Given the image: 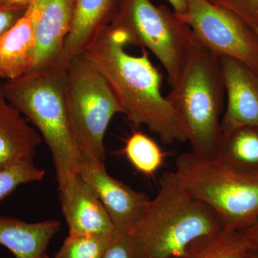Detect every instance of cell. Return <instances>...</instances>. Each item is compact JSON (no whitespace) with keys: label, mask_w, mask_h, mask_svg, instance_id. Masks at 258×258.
Wrapping results in <instances>:
<instances>
[{"label":"cell","mask_w":258,"mask_h":258,"mask_svg":"<svg viewBox=\"0 0 258 258\" xmlns=\"http://www.w3.org/2000/svg\"><path fill=\"white\" fill-rule=\"evenodd\" d=\"M126 44L123 33L109 25L82 55L108 83L131 124L144 125L166 145L188 142L179 114L162 94V74L146 49L132 55L125 51Z\"/></svg>","instance_id":"1"},{"label":"cell","mask_w":258,"mask_h":258,"mask_svg":"<svg viewBox=\"0 0 258 258\" xmlns=\"http://www.w3.org/2000/svg\"><path fill=\"white\" fill-rule=\"evenodd\" d=\"M63 57L3 81L6 99L36 127L52 154L59 191L79 173L81 157L70 125Z\"/></svg>","instance_id":"2"},{"label":"cell","mask_w":258,"mask_h":258,"mask_svg":"<svg viewBox=\"0 0 258 258\" xmlns=\"http://www.w3.org/2000/svg\"><path fill=\"white\" fill-rule=\"evenodd\" d=\"M223 228L210 207L194 198L174 171L161 174L155 198L129 232L135 258H175L186 255L195 240Z\"/></svg>","instance_id":"3"},{"label":"cell","mask_w":258,"mask_h":258,"mask_svg":"<svg viewBox=\"0 0 258 258\" xmlns=\"http://www.w3.org/2000/svg\"><path fill=\"white\" fill-rule=\"evenodd\" d=\"M166 98L184 125L191 152L206 159L216 157L225 108L222 57L194 36L177 81Z\"/></svg>","instance_id":"4"},{"label":"cell","mask_w":258,"mask_h":258,"mask_svg":"<svg viewBox=\"0 0 258 258\" xmlns=\"http://www.w3.org/2000/svg\"><path fill=\"white\" fill-rule=\"evenodd\" d=\"M174 174L194 197L206 204L222 227L239 231L258 220V174L192 152L176 159Z\"/></svg>","instance_id":"5"},{"label":"cell","mask_w":258,"mask_h":258,"mask_svg":"<svg viewBox=\"0 0 258 258\" xmlns=\"http://www.w3.org/2000/svg\"><path fill=\"white\" fill-rule=\"evenodd\" d=\"M66 101L71 132L81 160L104 163V137L116 113H122L108 83L83 55L68 64Z\"/></svg>","instance_id":"6"},{"label":"cell","mask_w":258,"mask_h":258,"mask_svg":"<svg viewBox=\"0 0 258 258\" xmlns=\"http://www.w3.org/2000/svg\"><path fill=\"white\" fill-rule=\"evenodd\" d=\"M110 26L123 33L127 44L152 52L165 69L169 86L175 85L194 36L174 11L151 0H121Z\"/></svg>","instance_id":"7"},{"label":"cell","mask_w":258,"mask_h":258,"mask_svg":"<svg viewBox=\"0 0 258 258\" xmlns=\"http://www.w3.org/2000/svg\"><path fill=\"white\" fill-rule=\"evenodd\" d=\"M176 15L208 50L240 61L258 74L257 33L242 19L209 0H188L186 11Z\"/></svg>","instance_id":"8"},{"label":"cell","mask_w":258,"mask_h":258,"mask_svg":"<svg viewBox=\"0 0 258 258\" xmlns=\"http://www.w3.org/2000/svg\"><path fill=\"white\" fill-rule=\"evenodd\" d=\"M80 175L94 190L108 212L115 230L129 232L143 215L151 199L107 172L104 163L83 159Z\"/></svg>","instance_id":"9"},{"label":"cell","mask_w":258,"mask_h":258,"mask_svg":"<svg viewBox=\"0 0 258 258\" xmlns=\"http://www.w3.org/2000/svg\"><path fill=\"white\" fill-rule=\"evenodd\" d=\"M226 103L222 134L245 125L258 126V74L240 61L222 57Z\"/></svg>","instance_id":"10"},{"label":"cell","mask_w":258,"mask_h":258,"mask_svg":"<svg viewBox=\"0 0 258 258\" xmlns=\"http://www.w3.org/2000/svg\"><path fill=\"white\" fill-rule=\"evenodd\" d=\"M74 5L75 0H35L29 5L36 42L32 69L63 57L64 40L72 24Z\"/></svg>","instance_id":"11"},{"label":"cell","mask_w":258,"mask_h":258,"mask_svg":"<svg viewBox=\"0 0 258 258\" xmlns=\"http://www.w3.org/2000/svg\"><path fill=\"white\" fill-rule=\"evenodd\" d=\"M60 198L69 235H111L115 232L103 204L79 174L60 191Z\"/></svg>","instance_id":"12"},{"label":"cell","mask_w":258,"mask_h":258,"mask_svg":"<svg viewBox=\"0 0 258 258\" xmlns=\"http://www.w3.org/2000/svg\"><path fill=\"white\" fill-rule=\"evenodd\" d=\"M0 79V171L34 162L41 136L5 98Z\"/></svg>","instance_id":"13"},{"label":"cell","mask_w":258,"mask_h":258,"mask_svg":"<svg viewBox=\"0 0 258 258\" xmlns=\"http://www.w3.org/2000/svg\"><path fill=\"white\" fill-rule=\"evenodd\" d=\"M120 2L75 0L72 24L62 50L66 62L82 55L88 45L111 25Z\"/></svg>","instance_id":"14"},{"label":"cell","mask_w":258,"mask_h":258,"mask_svg":"<svg viewBox=\"0 0 258 258\" xmlns=\"http://www.w3.org/2000/svg\"><path fill=\"white\" fill-rule=\"evenodd\" d=\"M35 28L28 8L0 37V79H16L30 72L35 62Z\"/></svg>","instance_id":"15"},{"label":"cell","mask_w":258,"mask_h":258,"mask_svg":"<svg viewBox=\"0 0 258 258\" xmlns=\"http://www.w3.org/2000/svg\"><path fill=\"white\" fill-rule=\"evenodd\" d=\"M60 229V222L56 220L30 223L0 216V245L15 258H41Z\"/></svg>","instance_id":"16"},{"label":"cell","mask_w":258,"mask_h":258,"mask_svg":"<svg viewBox=\"0 0 258 258\" xmlns=\"http://www.w3.org/2000/svg\"><path fill=\"white\" fill-rule=\"evenodd\" d=\"M215 158L240 170L258 174V126L245 125L222 134Z\"/></svg>","instance_id":"17"},{"label":"cell","mask_w":258,"mask_h":258,"mask_svg":"<svg viewBox=\"0 0 258 258\" xmlns=\"http://www.w3.org/2000/svg\"><path fill=\"white\" fill-rule=\"evenodd\" d=\"M249 242L239 231L222 228L195 240L186 249L188 258H242Z\"/></svg>","instance_id":"18"},{"label":"cell","mask_w":258,"mask_h":258,"mask_svg":"<svg viewBox=\"0 0 258 258\" xmlns=\"http://www.w3.org/2000/svg\"><path fill=\"white\" fill-rule=\"evenodd\" d=\"M122 152L134 169L146 176L154 175L167 157L157 142L141 132L129 137Z\"/></svg>","instance_id":"19"},{"label":"cell","mask_w":258,"mask_h":258,"mask_svg":"<svg viewBox=\"0 0 258 258\" xmlns=\"http://www.w3.org/2000/svg\"><path fill=\"white\" fill-rule=\"evenodd\" d=\"M113 234L69 235L54 258H102Z\"/></svg>","instance_id":"20"},{"label":"cell","mask_w":258,"mask_h":258,"mask_svg":"<svg viewBox=\"0 0 258 258\" xmlns=\"http://www.w3.org/2000/svg\"><path fill=\"white\" fill-rule=\"evenodd\" d=\"M45 174V171L37 167L34 162L25 163L0 171V201L20 185L40 181Z\"/></svg>","instance_id":"21"},{"label":"cell","mask_w":258,"mask_h":258,"mask_svg":"<svg viewBox=\"0 0 258 258\" xmlns=\"http://www.w3.org/2000/svg\"><path fill=\"white\" fill-rule=\"evenodd\" d=\"M232 12L252 28H258V0H209Z\"/></svg>","instance_id":"22"},{"label":"cell","mask_w":258,"mask_h":258,"mask_svg":"<svg viewBox=\"0 0 258 258\" xmlns=\"http://www.w3.org/2000/svg\"><path fill=\"white\" fill-rule=\"evenodd\" d=\"M102 258H135L130 232L115 230Z\"/></svg>","instance_id":"23"},{"label":"cell","mask_w":258,"mask_h":258,"mask_svg":"<svg viewBox=\"0 0 258 258\" xmlns=\"http://www.w3.org/2000/svg\"><path fill=\"white\" fill-rule=\"evenodd\" d=\"M28 8L11 6L0 0V37L21 18Z\"/></svg>","instance_id":"24"},{"label":"cell","mask_w":258,"mask_h":258,"mask_svg":"<svg viewBox=\"0 0 258 258\" xmlns=\"http://www.w3.org/2000/svg\"><path fill=\"white\" fill-rule=\"evenodd\" d=\"M249 242L250 248L258 252V220L243 230H239Z\"/></svg>","instance_id":"25"},{"label":"cell","mask_w":258,"mask_h":258,"mask_svg":"<svg viewBox=\"0 0 258 258\" xmlns=\"http://www.w3.org/2000/svg\"><path fill=\"white\" fill-rule=\"evenodd\" d=\"M176 14H182L186 10L188 0H167Z\"/></svg>","instance_id":"26"},{"label":"cell","mask_w":258,"mask_h":258,"mask_svg":"<svg viewBox=\"0 0 258 258\" xmlns=\"http://www.w3.org/2000/svg\"><path fill=\"white\" fill-rule=\"evenodd\" d=\"M3 1L11 6L28 8L29 5L32 4L35 0H3Z\"/></svg>","instance_id":"27"},{"label":"cell","mask_w":258,"mask_h":258,"mask_svg":"<svg viewBox=\"0 0 258 258\" xmlns=\"http://www.w3.org/2000/svg\"><path fill=\"white\" fill-rule=\"evenodd\" d=\"M242 258H258V252L252 248H249L246 251Z\"/></svg>","instance_id":"28"},{"label":"cell","mask_w":258,"mask_h":258,"mask_svg":"<svg viewBox=\"0 0 258 258\" xmlns=\"http://www.w3.org/2000/svg\"><path fill=\"white\" fill-rule=\"evenodd\" d=\"M41 258H50V257H49V256L47 255V254H44L43 256H42V257Z\"/></svg>","instance_id":"29"},{"label":"cell","mask_w":258,"mask_h":258,"mask_svg":"<svg viewBox=\"0 0 258 258\" xmlns=\"http://www.w3.org/2000/svg\"><path fill=\"white\" fill-rule=\"evenodd\" d=\"M254 29V30H255L256 33H257V35L258 37V28H253Z\"/></svg>","instance_id":"30"},{"label":"cell","mask_w":258,"mask_h":258,"mask_svg":"<svg viewBox=\"0 0 258 258\" xmlns=\"http://www.w3.org/2000/svg\"><path fill=\"white\" fill-rule=\"evenodd\" d=\"M175 258H188L187 256H184V257H175Z\"/></svg>","instance_id":"31"}]
</instances>
